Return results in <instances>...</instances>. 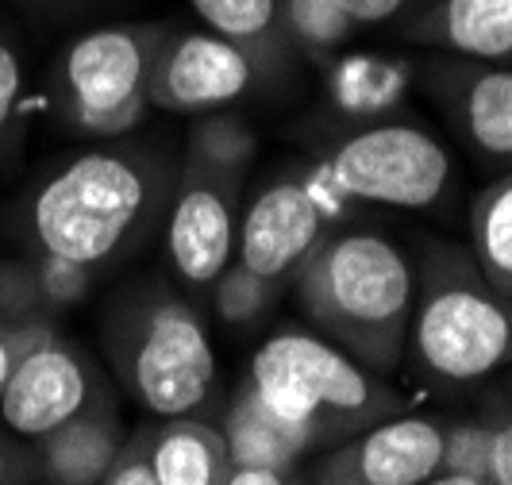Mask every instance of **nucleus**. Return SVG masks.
Instances as JSON below:
<instances>
[{
	"label": "nucleus",
	"mask_w": 512,
	"mask_h": 485,
	"mask_svg": "<svg viewBox=\"0 0 512 485\" xmlns=\"http://www.w3.org/2000/svg\"><path fill=\"white\" fill-rule=\"evenodd\" d=\"M178 158L143 139H104L35 181L24 205L31 251L81 262L97 278L124 266L166 224Z\"/></svg>",
	"instance_id": "obj_1"
},
{
	"label": "nucleus",
	"mask_w": 512,
	"mask_h": 485,
	"mask_svg": "<svg viewBox=\"0 0 512 485\" xmlns=\"http://www.w3.org/2000/svg\"><path fill=\"white\" fill-rule=\"evenodd\" d=\"M297 308L339 351L374 374L405 362L416 266L382 231H332L293 278Z\"/></svg>",
	"instance_id": "obj_2"
},
{
	"label": "nucleus",
	"mask_w": 512,
	"mask_h": 485,
	"mask_svg": "<svg viewBox=\"0 0 512 485\" xmlns=\"http://www.w3.org/2000/svg\"><path fill=\"white\" fill-rule=\"evenodd\" d=\"M405 362L432 385H474L512 366V297L455 243H432L416 266Z\"/></svg>",
	"instance_id": "obj_3"
},
{
	"label": "nucleus",
	"mask_w": 512,
	"mask_h": 485,
	"mask_svg": "<svg viewBox=\"0 0 512 485\" xmlns=\"http://www.w3.org/2000/svg\"><path fill=\"white\" fill-rule=\"evenodd\" d=\"M243 382L282 424L305 439L312 455L359 435L385 416H397L405 405V397L382 374L366 370L308 328L266 335Z\"/></svg>",
	"instance_id": "obj_4"
},
{
	"label": "nucleus",
	"mask_w": 512,
	"mask_h": 485,
	"mask_svg": "<svg viewBox=\"0 0 512 485\" xmlns=\"http://www.w3.org/2000/svg\"><path fill=\"white\" fill-rule=\"evenodd\" d=\"M104 339L116 378L158 420L193 416L212 401L220 382L212 332L181 289L166 281L128 289L108 308Z\"/></svg>",
	"instance_id": "obj_5"
},
{
	"label": "nucleus",
	"mask_w": 512,
	"mask_h": 485,
	"mask_svg": "<svg viewBox=\"0 0 512 485\" xmlns=\"http://www.w3.org/2000/svg\"><path fill=\"white\" fill-rule=\"evenodd\" d=\"M255 158L258 135L231 112H208L185 135L162 239L170 270L193 293H208V285L235 258Z\"/></svg>",
	"instance_id": "obj_6"
},
{
	"label": "nucleus",
	"mask_w": 512,
	"mask_h": 485,
	"mask_svg": "<svg viewBox=\"0 0 512 485\" xmlns=\"http://www.w3.org/2000/svg\"><path fill=\"white\" fill-rule=\"evenodd\" d=\"M162 20H124L81 31L51 66L58 120L89 139H124L151 116V66Z\"/></svg>",
	"instance_id": "obj_7"
},
{
	"label": "nucleus",
	"mask_w": 512,
	"mask_h": 485,
	"mask_svg": "<svg viewBox=\"0 0 512 485\" xmlns=\"http://www.w3.org/2000/svg\"><path fill=\"white\" fill-rule=\"evenodd\" d=\"M316 170L347 205L432 208L451 185V154L412 120L385 116L339 131L320 151Z\"/></svg>",
	"instance_id": "obj_8"
},
{
	"label": "nucleus",
	"mask_w": 512,
	"mask_h": 485,
	"mask_svg": "<svg viewBox=\"0 0 512 485\" xmlns=\"http://www.w3.org/2000/svg\"><path fill=\"white\" fill-rule=\"evenodd\" d=\"M347 201L312 166L305 174H282L262 185L239 216L235 262L289 289L308 255L335 231Z\"/></svg>",
	"instance_id": "obj_9"
},
{
	"label": "nucleus",
	"mask_w": 512,
	"mask_h": 485,
	"mask_svg": "<svg viewBox=\"0 0 512 485\" xmlns=\"http://www.w3.org/2000/svg\"><path fill=\"white\" fill-rule=\"evenodd\" d=\"M274 77L243 47L208 27H166L151 66V108L208 116L247 101Z\"/></svg>",
	"instance_id": "obj_10"
},
{
	"label": "nucleus",
	"mask_w": 512,
	"mask_h": 485,
	"mask_svg": "<svg viewBox=\"0 0 512 485\" xmlns=\"http://www.w3.org/2000/svg\"><path fill=\"white\" fill-rule=\"evenodd\" d=\"M104 389L112 385L97 370V362L51 324L35 339V347L20 358V366L4 385L0 420L12 435L35 443L58 424H66L70 416H77Z\"/></svg>",
	"instance_id": "obj_11"
},
{
	"label": "nucleus",
	"mask_w": 512,
	"mask_h": 485,
	"mask_svg": "<svg viewBox=\"0 0 512 485\" xmlns=\"http://www.w3.org/2000/svg\"><path fill=\"white\" fill-rule=\"evenodd\" d=\"M443 420L385 416L324 451L312 485H424L439 474Z\"/></svg>",
	"instance_id": "obj_12"
},
{
	"label": "nucleus",
	"mask_w": 512,
	"mask_h": 485,
	"mask_svg": "<svg viewBox=\"0 0 512 485\" xmlns=\"http://www.w3.org/2000/svg\"><path fill=\"white\" fill-rule=\"evenodd\" d=\"M416 81L470 151L512 170V66L439 54L416 70Z\"/></svg>",
	"instance_id": "obj_13"
},
{
	"label": "nucleus",
	"mask_w": 512,
	"mask_h": 485,
	"mask_svg": "<svg viewBox=\"0 0 512 485\" xmlns=\"http://www.w3.org/2000/svg\"><path fill=\"white\" fill-rule=\"evenodd\" d=\"M128 443L112 389L93 397L85 409L58 424L54 432L35 439V470L54 485H101L104 474Z\"/></svg>",
	"instance_id": "obj_14"
},
{
	"label": "nucleus",
	"mask_w": 512,
	"mask_h": 485,
	"mask_svg": "<svg viewBox=\"0 0 512 485\" xmlns=\"http://www.w3.org/2000/svg\"><path fill=\"white\" fill-rule=\"evenodd\" d=\"M420 62L385 51H343L324 66V97L343 128L397 116Z\"/></svg>",
	"instance_id": "obj_15"
},
{
	"label": "nucleus",
	"mask_w": 512,
	"mask_h": 485,
	"mask_svg": "<svg viewBox=\"0 0 512 485\" xmlns=\"http://www.w3.org/2000/svg\"><path fill=\"white\" fill-rule=\"evenodd\" d=\"M401 31L451 58L512 66V0H432Z\"/></svg>",
	"instance_id": "obj_16"
},
{
	"label": "nucleus",
	"mask_w": 512,
	"mask_h": 485,
	"mask_svg": "<svg viewBox=\"0 0 512 485\" xmlns=\"http://www.w3.org/2000/svg\"><path fill=\"white\" fill-rule=\"evenodd\" d=\"M158 485H224L231 455L220 424L193 416H162L154 428H139Z\"/></svg>",
	"instance_id": "obj_17"
},
{
	"label": "nucleus",
	"mask_w": 512,
	"mask_h": 485,
	"mask_svg": "<svg viewBox=\"0 0 512 485\" xmlns=\"http://www.w3.org/2000/svg\"><path fill=\"white\" fill-rule=\"evenodd\" d=\"M220 432H224V443H228L231 466L297 470L312 455V447L305 439L266 409L247 382H239V389L228 397L224 416H220Z\"/></svg>",
	"instance_id": "obj_18"
},
{
	"label": "nucleus",
	"mask_w": 512,
	"mask_h": 485,
	"mask_svg": "<svg viewBox=\"0 0 512 485\" xmlns=\"http://www.w3.org/2000/svg\"><path fill=\"white\" fill-rule=\"evenodd\" d=\"M201 27L224 35L255 58L270 77L293 66V51L282 35V0H189Z\"/></svg>",
	"instance_id": "obj_19"
},
{
	"label": "nucleus",
	"mask_w": 512,
	"mask_h": 485,
	"mask_svg": "<svg viewBox=\"0 0 512 485\" xmlns=\"http://www.w3.org/2000/svg\"><path fill=\"white\" fill-rule=\"evenodd\" d=\"M470 255L501 293L512 297V170L470 201Z\"/></svg>",
	"instance_id": "obj_20"
},
{
	"label": "nucleus",
	"mask_w": 512,
	"mask_h": 485,
	"mask_svg": "<svg viewBox=\"0 0 512 485\" xmlns=\"http://www.w3.org/2000/svg\"><path fill=\"white\" fill-rule=\"evenodd\" d=\"M362 27L339 0H282V35L293 58L328 66L343 54Z\"/></svg>",
	"instance_id": "obj_21"
},
{
	"label": "nucleus",
	"mask_w": 512,
	"mask_h": 485,
	"mask_svg": "<svg viewBox=\"0 0 512 485\" xmlns=\"http://www.w3.org/2000/svg\"><path fill=\"white\" fill-rule=\"evenodd\" d=\"M282 285L266 281L262 274L247 270L243 262L231 258L224 266V274L208 285V297H212V312L228 324V328H255L262 324L278 301H282Z\"/></svg>",
	"instance_id": "obj_22"
},
{
	"label": "nucleus",
	"mask_w": 512,
	"mask_h": 485,
	"mask_svg": "<svg viewBox=\"0 0 512 485\" xmlns=\"http://www.w3.org/2000/svg\"><path fill=\"white\" fill-rule=\"evenodd\" d=\"M489 455H493V420L489 416L443 424L439 474H455V478L489 485Z\"/></svg>",
	"instance_id": "obj_23"
},
{
	"label": "nucleus",
	"mask_w": 512,
	"mask_h": 485,
	"mask_svg": "<svg viewBox=\"0 0 512 485\" xmlns=\"http://www.w3.org/2000/svg\"><path fill=\"white\" fill-rule=\"evenodd\" d=\"M31 270H35V281H39V293H43V305L51 316L66 312V308L89 301V293L97 289V274L85 270L81 262H70L62 255H47V251H31Z\"/></svg>",
	"instance_id": "obj_24"
},
{
	"label": "nucleus",
	"mask_w": 512,
	"mask_h": 485,
	"mask_svg": "<svg viewBox=\"0 0 512 485\" xmlns=\"http://www.w3.org/2000/svg\"><path fill=\"white\" fill-rule=\"evenodd\" d=\"M0 316L4 320H51L43 305L31 258H0Z\"/></svg>",
	"instance_id": "obj_25"
},
{
	"label": "nucleus",
	"mask_w": 512,
	"mask_h": 485,
	"mask_svg": "<svg viewBox=\"0 0 512 485\" xmlns=\"http://www.w3.org/2000/svg\"><path fill=\"white\" fill-rule=\"evenodd\" d=\"M24 93H27V66L20 47L0 35V147L16 135V124H20V108H24Z\"/></svg>",
	"instance_id": "obj_26"
},
{
	"label": "nucleus",
	"mask_w": 512,
	"mask_h": 485,
	"mask_svg": "<svg viewBox=\"0 0 512 485\" xmlns=\"http://www.w3.org/2000/svg\"><path fill=\"white\" fill-rule=\"evenodd\" d=\"M51 328V320H4L0 316V393L20 366V358L35 347V339Z\"/></svg>",
	"instance_id": "obj_27"
},
{
	"label": "nucleus",
	"mask_w": 512,
	"mask_h": 485,
	"mask_svg": "<svg viewBox=\"0 0 512 485\" xmlns=\"http://www.w3.org/2000/svg\"><path fill=\"white\" fill-rule=\"evenodd\" d=\"M359 27H405L432 0H339Z\"/></svg>",
	"instance_id": "obj_28"
},
{
	"label": "nucleus",
	"mask_w": 512,
	"mask_h": 485,
	"mask_svg": "<svg viewBox=\"0 0 512 485\" xmlns=\"http://www.w3.org/2000/svg\"><path fill=\"white\" fill-rule=\"evenodd\" d=\"M101 485H158L151 462H147V443L143 432H131L128 443L120 447V455L112 462V470L104 474Z\"/></svg>",
	"instance_id": "obj_29"
},
{
	"label": "nucleus",
	"mask_w": 512,
	"mask_h": 485,
	"mask_svg": "<svg viewBox=\"0 0 512 485\" xmlns=\"http://www.w3.org/2000/svg\"><path fill=\"white\" fill-rule=\"evenodd\" d=\"M493 420V455H489V485H512V405L489 412Z\"/></svg>",
	"instance_id": "obj_30"
},
{
	"label": "nucleus",
	"mask_w": 512,
	"mask_h": 485,
	"mask_svg": "<svg viewBox=\"0 0 512 485\" xmlns=\"http://www.w3.org/2000/svg\"><path fill=\"white\" fill-rule=\"evenodd\" d=\"M31 474H35V455H27L0 435V485H27Z\"/></svg>",
	"instance_id": "obj_31"
},
{
	"label": "nucleus",
	"mask_w": 512,
	"mask_h": 485,
	"mask_svg": "<svg viewBox=\"0 0 512 485\" xmlns=\"http://www.w3.org/2000/svg\"><path fill=\"white\" fill-rule=\"evenodd\" d=\"M224 485H301L297 470H266V466H231Z\"/></svg>",
	"instance_id": "obj_32"
},
{
	"label": "nucleus",
	"mask_w": 512,
	"mask_h": 485,
	"mask_svg": "<svg viewBox=\"0 0 512 485\" xmlns=\"http://www.w3.org/2000/svg\"><path fill=\"white\" fill-rule=\"evenodd\" d=\"M12 4H20L27 12H43V16H66V12L85 8L89 0H12Z\"/></svg>",
	"instance_id": "obj_33"
},
{
	"label": "nucleus",
	"mask_w": 512,
	"mask_h": 485,
	"mask_svg": "<svg viewBox=\"0 0 512 485\" xmlns=\"http://www.w3.org/2000/svg\"><path fill=\"white\" fill-rule=\"evenodd\" d=\"M424 485H482V482H470V478H455V474H436L432 482Z\"/></svg>",
	"instance_id": "obj_34"
},
{
	"label": "nucleus",
	"mask_w": 512,
	"mask_h": 485,
	"mask_svg": "<svg viewBox=\"0 0 512 485\" xmlns=\"http://www.w3.org/2000/svg\"><path fill=\"white\" fill-rule=\"evenodd\" d=\"M501 393H505V401L512 405V366H509V374H505V382H501Z\"/></svg>",
	"instance_id": "obj_35"
},
{
	"label": "nucleus",
	"mask_w": 512,
	"mask_h": 485,
	"mask_svg": "<svg viewBox=\"0 0 512 485\" xmlns=\"http://www.w3.org/2000/svg\"><path fill=\"white\" fill-rule=\"evenodd\" d=\"M43 485H54V482H43Z\"/></svg>",
	"instance_id": "obj_36"
}]
</instances>
